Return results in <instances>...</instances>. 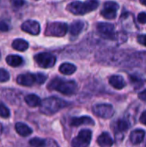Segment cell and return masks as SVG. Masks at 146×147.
<instances>
[{
    "instance_id": "d4e9b609",
    "label": "cell",
    "mask_w": 146,
    "mask_h": 147,
    "mask_svg": "<svg viewBox=\"0 0 146 147\" xmlns=\"http://www.w3.org/2000/svg\"><path fill=\"white\" fill-rule=\"evenodd\" d=\"M9 79V72L6 70H4V69L0 68V82H2V83L7 82Z\"/></svg>"
},
{
    "instance_id": "6da1fadb",
    "label": "cell",
    "mask_w": 146,
    "mask_h": 147,
    "mask_svg": "<svg viewBox=\"0 0 146 147\" xmlns=\"http://www.w3.org/2000/svg\"><path fill=\"white\" fill-rule=\"evenodd\" d=\"M50 90H56L66 96L74 95L77 91V85L73 80H65L59 78H53L47 85Z\"/></svg>"
},
{
    "instance_id": "83f0119b",
    "label": "cell",
    "mask_w": 146,
    "mask_h": 147,
    "mask_svg": "<svg viewBox=\"0 0 146 147\" xmlns=\"http://www.w3.org/2000/svg\"><path fill=\"white\" fill-rule=\"evenodd\" d=\"M138 21H139V22H140V23H142V24L146 23L145 12H141V13L139 14V16H138Z\"/></svg>"
},
{
    "instance_id": "44dd1931",
    "label": "cell",
    "mask_w": 146,
    "mask_h": 147,
    "mask_svg": "<svg viewBox=\"0 0 146 147\" xmlns=\"http://www.w3.org/2000/svg\"><path fill=\"white\" fill-rule=\"evenodd\" d=\"M77 71V67L70 63H64L59 66V71L64 75H71Z\"/></svg>"
},
{
    "instance_id": "7402d4cb",
    "label": "cell",
    "mask_w": 146,
    "mask_h": 147,
    "mask_svg": "<svg viewBox=\"0 0 146 147\" xmlns=\"http://www.w3.org/2000/svg\"><path fill=\"white\" fill-rule=\"evenodd\" d=\"M46 140L40 139V138H34L29 141L30 146L33 147H45L46 146Z\"/></svg>"
},
{
    "instance_id": "cb8c5ba5",
    "label": "cell",
    "mask_w": 146,
    "mask_h": 147,
    "mask_svg": "<svg viewBox=\"0 0 146 147\" xmlns=\"http://www.w3.org/2000/svg\"><path fill=\"white\" fill-rule=\"evenodd\" d=\"M9 115H10V113H9V109L5 105L0 103V116L3 118H8L9 116Z\"/></svg>"
},
{
    "instance_id": "7c38bea8",
    "label": "cell",
    "mask_w": 146,
    "mask_h": 147,
    "mask_svg": "<svg viewBox=\"0 0 146 147\" xmlns=\"http://www.w3.org/2000/svg\"><path fill=\"white\" fill-rule=\"evenodd\" d=\"M94 124H95L94 120L89 116L73 117L70 120V126L71 127H79L82 125H94Z\"/></svg>"
},
{
    "instance_id": "603a6c76",
    "label": "cell",
    "mask_w": 146,
    "mask_h": 147,
    "mask_svg": "<svg viewBox=\"0 0 146 147\" xmlns=\"http://www.w3.org/2000/svg\"><path fill=\"white\" fill-rule=\"evenodd\" d=\"M129 128V123L125 120H120L117 122V129L120 132H125Z\"/></svg>"
},
{
    "instance_id": "484cf974",
    "label": "cell",
    "mask_w": 146,
    "mask_h": 147,
    "mask_svg": "<svg viewBox=\"0 0 146 147\" xmlns=\"http://www.w3.org/2000/svg\"><path fill=\"white\" fill-rule=\"evenodd\" d=\"M36 78H37V84H39L45 83V81L46 80V76H45L42 73H36Z\"/></svg>"
},
{
    "instance_id": "5bb4252c",
    "label": "cell",
    "mask_w": 146,
    "mask_h": 147,
    "mask_svg": "<svg viewBox=\"0 0 146 147\" xmlns=\"http://www.w3.org/2000/svg\"><path fill=\"white\" fill-rule=\"evenodd\" d=\"M97 143L100 147H111L114 144L113 139L108 133H102L97 139Z\"/></svg>"
},
{
    "instance_id": "e0dca14e",
    "label": "cell",
    "mask_w": 146,
    "mask_h": 147,
    "mask_svg": "<svg viewBox=\"0 0 146 147\" xmlns=\"http://www.w3.org/2000/svg\"><path fill=\"white\" fill-rule=\"evenodd\" d=\"M83 27H84L83 22H82L80 20L75 21L70 26V34L72 36H77L83 31Z\"/></svg>"
},
{
    "instance_id": "ac0fdd59",
    "label": "cell",
    "mask_w": 146,
    "mask_h": 147,
    "mask_svg": "<svg viewBox=\"0 0 146 147\" xmlns=\"http://www.w3.org/2000/svg\"><path fill=\"white\" fill-rule=\"evenodd\" d=\"M25 102L29 107L34 108V107L40 106L41 100L38 96H36L34 94H30V95H28L25 96Z\"/></svg>"
},
{
    "instance_id": "4dcf8cb0",
    "label": "cell",
    "mask_w": 146,
    "mask_h": 147,
    "mask_svg": "<svg viewBox=\"0 0 146 147\" xmlns=\"http://www.w3.org/2000/svg\"><path fill=\"white\" fill-rule=\"evenodd\" d=\"M140 122L146 126V110L142 113V115L140 117Z\"/></svg>"
},
{
    "instance_id": "836d02e7",
    "label": "cell",
    "mask_w": 146,
    "mask_h": 147,
    "mask_svg": "<svg viewBox=\"0 0 146 147\" xmlns=\"http://www.w3.org/2000/svg\"><path fill=\"white\" fill-rule=\"evenodd\" d=\"M2 129V126H1V124H0V130Z\"/></svg>"
},
{
    "instance_id": "8fae6325",
    "label": "cell",
    "mask_w": 146,
    "mask_h": 147,
    "mask_svg": "<svg viewBox=\"0 0 146 147\" xmlns=\"http://www.w3.org/2000/svg\"><path fill=\"white\" fill-rule=\"evenodd\" d=\"M16 82L18 84L22 86H32L34 84L37 83L36 74L33 73H24L17 77Z\"/></svg>"
},
{
    "instance_id": "8992f818",
    "label": "cell",
    "mask_w": 146,
    "mask_h": 147,
    "mask_svg": "<svg viewBox=\"0 0 146 147\" xmlns=\"http://www.w3.org/2000/svg\"><path fill=\"white\" fill-rule=\"evenodd\" d=\"M37 65L42 68H51L56 63V58L49 53H40L34 56Z\"/></svg>"
},
{
    "instance_id": "4fadbf2b",
    "label": "cell",
    "mask_w": 146,
    "mask_h": 147,
    "mask_svg": "<svg viewBox=\"0 0 146 147\" xmlns=\"http://www.w3.org/2000/svg\"><path fill=\"white\" fill-rule=\"evenodd\" d=\"M145 133L143 129H136L133 131L130 134V140L133 144L134 145H139L140 144L144 138H145Z\"/></svg>"
},
{
    "instance_id": "ba28073f",
    "label": "cell",
    "mask_w": 146,
    "mask_h": 147,
    "mask_svg": "<svg viewBox=\"0 0 146 147\" xmlns=\"http://www.w3.org/2000/svg\"><path fill=\"white\" fill-rule=\"evenodd\" d=\"M99 34L104 38L113 40L115 37L114 26L108 22H99L96 26Z\"/></svg>"
},
{
    "instance_id": "52a82bcc",
    "label": "cell",
    "mask_w": 146,
    "mask_h": 147,
    "mask_svg": "<svg viewBox=\"0 0 146 147\" xmlns=\"http://www.w3.org/2000/svg\"><path fill=\"white\" fill-rule=\"evenodd\" d=\"M92 111L96 115L104 119H109L114 114V109L113 106L108 103L96 104L92 108Z\"/></svg>"
},
{
    "instance_id": "30bf717a",
    "label": "cell",
    "mask_w": 146,
    "mask_h": 147,
    "mask_svg": "<svg viewBox=\"0 0 146 147\" xmlns=\"http://www.w3.org/2000/svg\"><path fill=\"white\" fill-rule=\"evenodd\" d=\"M22 30L32 35H38L40 32V26L39 22L33 21V20H28L24 22L22 24Z\"/></svg>"
},
{
    "instance_id": "d6986e66",
    "label": "cell",
    "mask_w": 146,
    "mask_h": 147,
    "mask_svg": "<svg viewBox=\"0 0 146 147\" xmlns=\"http://www.w3.org/2000/svg\"><path fill=\"white\" fill-rule=\"evenodd\" d=\"M28 43L22 39H15L13 42H12V47L17 51L20 52H23L26 51L28 48Z\"/></svg>"
},
{
    "instance_id": "1f68e13d",
    "label": "cell",
    "mask_w": 146,
    "mask_h": 147,
    "mask_svg": "<svg viewBox=\"0 0 146 147\" xmlns=\"http://www.w3.org/2000/svg\"><path fill=\"white\" fill-rule=\"evenodd\" d=\"M12 4L15 7H20L22 4H24V2L23 1H12Z\"/></svg>"
},
{
    "instance_id": "9c48e42d",
    "label": "cell",
    "mask_w": 146,
    "mask_h": 147,
    "mask_svg": "<svg viewBox=\"0 0 146 147\" xmlns=\"http://www.w3.org/2000/svg\"><path fill=\"white\" fill-rule=\"evenodd\" d=\"M119 9V4L115 2H106L104 3L103 9L101 11V14L106 19H114L116 17V12Z\"/></svg>"
},
{
    "instance_id": "ffe728a7",
    "label": "cell",
    "mask_w": 146,
    "mask_h": 147,
    "mask_svg": "<svg viewBox=\"0 0 146 147\" xmlns=\"http://www.w3.org/2000/svg\"><path fill=\"white\" fill-rule=\"evenodd\" d=\"M6 62L9 65L12 67H17L22 64L23 59L19 55H9L6 58Z\"/></svg>"
},
{
    "instance_id": "7a4b0ae2",
    "label": "cell",
    "mask_w": 146,
    "mask_h": 147,
    "mask_svg": "<svg viewBox=\"0 0 146 147\" xmlns=\"http://www.w3.org/2000/svg\"><path fill=\"white\" fill-rule=\"evenodd\" d=\"M69 103L60 98L51 96L41 101L40 105V111L46 115H52L59 112L61 109L67 107Z\"/></svg>"
},
{
    "instance_id": "f1b7e54d",
    "label": "cell",
    "mask_w": 146,
    "mask_h": 147,
    "mask_svg": "<svg viewBox=\"0 0 146 147\" xmlns=\"http://www.w3.org/2000/svg\"><path fill=\"white\" fill-rule=\"evenodd\" d=\"M138 41L139 44L146 47V34H141L138 36Z\"/></svg>"
},
{
    "instance_id": "5b68a950",
    "label": "cell",
    "mask_w": 146,
    "mask_h": 147,
    "mask_svg": "<svg viewBox=\"0 0 146 147\" xmlns=\"http://www.w3.org/2000/svg\"><path fill=\"white\" fill-rule=\"evenodd\" d=\"M92 138V132L89 129L81 130L78 135L71 141V147H88Z\"/></svg>"
},
{
    "instance_id": "d6a6232c",
    "label": "cell",
    "mask_w": 146,
    "mask_h": 147,
    "mask_svg": "<svg viewBox=\"0 0 146 147\" xmlns=\"http://www.w3.org/2000/svg\"><path fill=\"white\" fill-rule=\"evenodd\" d=\"M141 3H142V4H144V5H146V0H143V1H141Z\"/></svg>"
},
{
    "instance_id": "9a60e30c",
    "label": "cell",
    "mask_w": 146,
    "mask_h": 147,
    "mask_svg": "<svg viewBox=\"0 0 146 147\" xmlns=\"http://www.w3.org/2000/svg\"><path fill=\"white\" fill-rule=\"evenodd\" d=\"M109 84L116 90H121L126 86V82L121 76L114 75L109 78Z\"/></svg>"
},
{
    "instance_id": "4316f807",
    "label": "cell",
    "mask_w": 146,
    "mask_h": 147,
    "mask_svg": "<svg viewBox=\"0 0 146 147\" xmlns=\"http://www.w3.org/2000/svg\"><path fill=\"white\" fill-rule=\"evenodd\" d=\"M9 25L3 20H0V32H7L9 30Z\"/></svg>"
},
{
    "instance_id": "2e32d148",
    "label": "cell",
    "mask_w": 146,
    "mask_h": 147,
    "mask_svg": "<svg viewBox=\"0 0 146 147\" xmlns=\"http://www.w3.org/2000/svg\"><path fill=\"white\" fill-rule=\"evenodd\" d=\"M15 128L16 133L22 137H27L33 133L32 129L28 126L21 122H17L15 126Z\"/></svg>"
},
{
    "instance_id": "f546056e",
    "label": "cell",
    "mask_w": 146,
    "mask_h": 147,
    "mask_svg": "<svg viewBox=\"0 0 146 147\" xmlns=\"http://www.w3.org/2000/svg\"><path fill=\"white\" fill-rule=\"evenodd\" d=\"M139 98L142 101H146V90L139 93Z\"/></svg>"
},
{
    "instance_id": "277c9868",
    "label": "cell",
    "mask_w": 146,
    "mask_h": 147,
    "mask_svg": "<svg viewBox=\"0 0 146 147\" xmlns=\"http://www.w3.org/2000/svg\"><path fill=\"white\" fill-rule=\"evenodd\" d=\"M68 31V26L65 22H54L47 24L45 34L47 36H56L62 37L65 36Z\"/></svg>"
},
{
    "instance_id": "3957f363",
    "label": "cell",
    "mask_w": 146,
    "mask_h": 147,
    "mask_svg": "<svg viewBox=\"0 0 146 147\" xmlns=\"http://www.w3.org/2000/svg\"><path fill=\"white\" fill-rule=\"evenodd\" d=\"M99 3L95 0H89L86 2H72L67 5V10L74 15H85L97 9Z\"/></svg>"
}]
</instances>
